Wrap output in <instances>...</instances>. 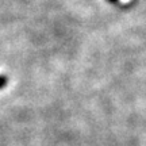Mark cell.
<instances>
[{"label":"cell","mask_w":146,"mask_h":146,"mask_svg":"<svg viewBox=\"0 0 146 146\" xmlns=\"http://www.w3.org/2000/svg\"><path fill=\"white\" fill-rule=\"evenodd\" d=\"M7 85H8V77L4 74H0V89L5 88Z\"/></svg>","instance_id":"6da1fadb"},{"label":"cell","mask_w":146,"mask_h":146,"mask_svg":"<svg viewBox=\"0 0 146 146\" xmlns=\"http://www.w3.org/2000/svg\"><path fill=\"white\" fill-rule=\"evenodd\" d=\"M110 3H116V1H118V0H108Z\"/></svg>","instance_id":"7a4b0ae2"}]
</instances>
